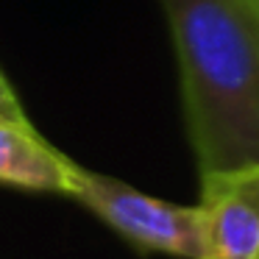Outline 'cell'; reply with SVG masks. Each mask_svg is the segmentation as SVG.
Wrapping results in <instances>:
<instances>
[{"label":"cell","instance_id":"cell-1","mask_svg":"<svg viewBox=\"0 0 259 259\" xmlns=\"http://www.w3.org/2000/svg\"><path fill=\"white\" fill-rule=\"evenodd\" d=\"M179 59L198 173L259 162V9L248 0H159Z\"/></svg>","mask_w":259,"mask_h":259},{"label":"cell","instance_id":"cell-2","mask_svg":"<svg viewBox=\"0 0 259 259\" xmlns=\"http://www.w3.org/2000/svg\"><path fill=\"white\" fill-rule=\"evenodd\" d=\"M70 198L145 253H167L179 259L203 256L198 203L184 206L164 201L81 164L75 170V187Z\"/></svg>","mask_w":259,"mask_h":259},{"label":"cell","instance_id":"cell-3","mask_svg":"<svg viewBox=\"0 0 259 259\" xmlns=\"http://www.w3.org/2000/svg\"><path fill=\"white\" fill-rule=\"evenodd\" d=\"M201 259H259V162L201 176Z\"/></svg>","mask_w":259,"mask_h":259},{"label":"cell","instance_id":"cell-4","mask_svg":"<svg viewBox=\"0 0 259 259\" xmlns=\"http://www.w3.org/2000/svg\"><path fill=\"white\" fill-rule=\"evenodd\" d=\"M78 164L23 117L0 114V184L28 192L73 195Z\"/></svg>","mask_w":259,"mask_h":259},{"label":"cell","instance_id":"cell-5","mask_svg":"<svg viewBox=\"0 0 259 259\" xmlns=\"http://www.w3.org/2000/svg\"><path fill=\"white\" fill-rule=\"evenodd\" d=\"M248 3H251L253 9H259V0H248Z\"/></svg>","mask_w":259,"mask_h":259}]
</instances>
